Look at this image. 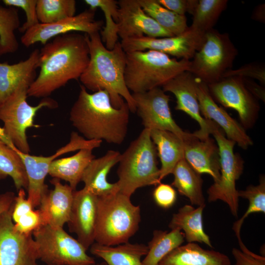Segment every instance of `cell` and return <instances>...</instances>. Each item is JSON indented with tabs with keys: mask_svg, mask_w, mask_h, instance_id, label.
I'll list each match as a JSON object with an SVG mask.
<instances>
[{
	"mask_svg": "<svg viewBox=\"0 0 265 265\" xmlns=\"http://www.w3.org/2000/svg\"><path fill=\"white\" fill-rule=\"evenodd\" d=\"M89 61L86 34L73 32L55 37L40 50V71L28 97H48L72 80H78Z\"/></svg>",
	"mask_w": 265,
	"mask_h": 265,
	"instance_id": "cell-1",
	"label": "cell"
},
{
	"mask_svg": "<svg viewBox=\"0 0 265 265\" xmlns=\"http://www.w3.org/2000/svg\"><path fill=\"white\" fill-rule=\"evenodd\" d=\"M130 112L126 102L119 108L114 107L106 91L89 93L80 85L69 119L86 139L120 145L127 134Z\"/></svg>",
	"mask_w": 265,
	"mask_h": 265,
	"instance_id": "cell-2",
	"label": "cell"
},
{
	"mask_svg": "<svg viewBox=\"0 0 265 265\" xmlns=\"http://www.w3.org/2000/svg\"><path fill=\"white\" fill-rule=\"evenodd\" d=\"M86 35L89 61L79 79L82 85L93 92L106 91L114 107L119 108L126 102L130 111L135 112V101L124 80L127 54L120 42L108 50L99 32Z\"/></svg>",
	"mask_w": 265,
	"mask_h": 265,
	"instance_id": "cell-3",
	"label": "cell"
},
{
	"mask_svg": "<svg viewBox=\"0 0 265 265\" xmlns=\"http://www.w3.org/2000/svg\"><path fill=\"white\" fill-rule=\"evenodd\" d=\"M157 156L150 130L144 128L121 154L116 182L119 192L131 197L139 188L160 183Z\"/></svg>",
	"mask_w": 265,
	"mask_h": 265,
	"instance_id": "cell-4",
	"label": "cell"
},
{
	"mask_svg": "<svg viewBox=\"0 0 265 265\" xmlns=\"http://www.w3.org/2000/svg\"><path fill=\"white\" fill-rule=\"evenodd\" d=\"M124 80L132 93H143L162 86L185 71L190 61L178 60L153 50L127 53Z\"/></svg>",
	"mask_w": 265,
	"mask_h": 265,
	"instance_id": "cell-5",
	"label": "cell"
},
{
	"mask_svg": "<svg viewBox=\"0 0 265 265\" xmlns=\"http://www.w3.org/2000/svg\"><path fill=\"white\" fill-rule=\"evenodd\" d=\"M141 221L139 206L119 192L98 196L95 242L115 246L129 242L138 231Z\"/></svg>",
	"mask_w": 265,
	"mask_h": 265,
	"instance_id": "cell-6",
	"label": "cell"
},
{
	"mask_svg": "<svg viewBox=\"0 0 265 265\" xmlns=\"http://www.w3.org/2000/svg\"><path fill=\"white\" fill-rule=\"evenodd\" d=\"M30 85H20L7 99L0 104V120L3 123V129L8 138L20 152L29 154L26 131L31 127L40 126L34 124V117L39 110L43 107L55 108L58 104L49 97L44 98L36 106L27 102V91Z\"/></svg>",
	"mask_w": 265,
	"mask_h": 265,
	"instance_id": "cell-7",
	"label": "cell"
},
{
	"mask_svg": "<svg viewBox=\"0 0 265 265\" xmlns=\"http://www.w3.org/2000/svg\"><path fill=\"white\" fill-rule=\"evenodd\" d=\"M238 53L228 33L212 28L205 33L201 48L190 60L188 71L207 84L215 82L231 69Z\"/></svg>",
	"mask_w": 265,
	"mask_h": 265,
	"instance_id": "cell-8",
	"label": "cell"
},
{
	"mask_svg": "<svg viewBox=\"0 0 265 265\" xmlns=\"http://www.w3.org/2000/svg\"><path fill=\"white\" fill-rule=\"evenodd\" d=\"M38 258L46 265H95L87 250L63 228L42 225L32 232Z\"/></svg>",
	"mask_w": 265,
	"mask_h": 265,
	"instance_id": "cell-9",
	"label": "cell"
},
{
	"mask_svg": "<svg viewBox=\"0 0 265 265\" xmlns=\"http://www.w3.org/2000/svg\"><path fill=\"white\" fill-rule=\"evenodd\" d=\"M217 145L220 161V175L219 180L208 189V200L210 202L221 200L229 206L232 214L238 217V196L236 182L242 174L243 160L234 153L236 143L228 139L219 126L212 134Z\"/></svg>",
	"mask_w": 265,
	"mask_h": 265,
	"instance_id": "cell-10",
	"label": "cell"
},
{
	"mask_svg": "<svg viewBox=\"0 0 265 265\" xmlns=\"http://www.w3.org/2000/svg\"><path fill=\"white\" fill-rule=\"evenodd\" d=\"M102 142L100 140H87L78 132H73L71 133L70 141L50 156L31 155L22 153L16 149L23 162L28 179L27 198L34 208L39 206L42 196L48 190L45 180L48 174L50 165L53 160L59 156L83 148L94 149L99 148Z\"/></svg>",
	"mask_w": 265,
	"mask_h": 265,
	"instance_id": "cell-11",
	"label": "cell"
},
{
	"mask_svg": "<svg viewBox=\"0 0 265 265\" xmlns=\"http://www.w3.org/2000/svg\"><path fill=\"white\" fill-rule=\"evenodd\" d=\"M207 86L214 101L238 112L244 129L253 127L258 117L260 106L245 85L243 78H223Z\"/></svg>",
	"mask_w": 265,
	"mask_h": 265,
	"instance_id": "cell-12",
	"label": "cell"
},
{
	"mask_svg": "<svg viewBox=\"0 0 265 265\" xmlns=\"http://www.w3.org/2000/svg\"><path fill=\"white\" fill-rule=\"evenodd\" d=\"M136 111L144 129L171 132L185 140L191 133L184 132L176 123L169 107V96L157 87L143 93H132Z\"/></svg>",
	"mask_w": 265,
	"mask_h": 265,
	"instance_id": "cell-13",
	"label": "cell"
},
{
	"mask_svg": "<svg viewBox=\"0 0 265 265\" xmlns=\"http://www.w3.org/2000/svg\"><path fill=\"white\" fill-rule=\"evenodd\" d=\"M205 34L188 27L179 35L160 38L143 36L122 40L120 43L126 53L153 50L176 58L190 60L201 48Z\"/></svg>",
	"mask_w": 265,
	"mask_h": 265,
	"instance_id": "cell-14",
	"label": "cell"
},
{
	"mask_svg": "<svg viewBox=\"0 0 265 265\" xmlns=\"http://www.w3.org/2000/svg\"><path fill=\"white\" fill-rule=\"evenodd\" d=\"M13 205L0 214V265H39L32 234H22L15 228Z\"/></svg>",
	"mask_w": 265,
	"mask_h": 265,
	"instance_id": "cell-15",
	"label": "cell"
},
{
	"mask_svg": "<svg viewBox=\"0 0 265 265\" xmlns=\"http://www.w3.org/2000/svg\"><path fill=\"white\" fill-rule=\"evenodd\" d=\"M95 10L88 8L78 15L53 23H39L24 33L21 37V43L29 47L38 42L45 45L56 36L70 32H83L87 35L100 32L104 22L95 20Z\"/></svg>",
	"mask_w": 265,
	"mask_h": 265,
	"instance_id": "cell-16",
	"label": "cell"
},
{
	"mask_svg": "<svg viewBox=\"0 0 265 265\" xmlns=\"http://www.w3.org/2000/svg\"><path fill=\"white\" fill-rule=\"evenodd\" d=\"M198 81L191 73L185 71L164 84L162 89L174 94L176 99V110L185 112L198 123L200 129L193 134L204 140L209 137L218 126L201 114L197 94Z\"/></svg>",
	"mask_w": 265,
	"mask_h": 265,
	"instance_id": "cell-17",
	"label": "cell"
},
{
	"mask_svg": "<svg viewBox=\"0 0 265 265\" xmlns=\"http://www.w3.org/2000/svg\"><path fill=\"white\" fill-rule=\"evenodd\" d=\"M98 196L83 187L74 190L69 219V231L87 250L95 242Z\"/></svg>",
	"mask_w": 265,
	"mask_h": 265,
	"instance_id": "cell-18",
	"label": "cell"
},
{
	"mask_svg": "<svg viewBox=\"0 0 265 265\" xmlns=\"http://www.w3.org/2000/svg\"><path fill=\"white\" fill-rule=\"evenodd\" d=\"M118 34L121 40L146 36L160 38L173 36L148 16L137 0H119Z\"/></svg>",
	"mask_w": 265,
	"mask_h": 265,
	"instance_id": "cell-19",
	"label": "cell"
},
{
	"mask_svg": "<svg viewBox=\"0 0 265 265\" xmlns=\"http://www.w3.org/2000/svg\"><path fill=\"white\" fill-rule=\"evenodd\" d=\"M197 94L200 112L204 118L217 125L225 133L227 138L234 141L242 149H246L253 144L252 139L242 125L216 104L207 84L199 80Z\"/></svg>",
	"mask_w": 265,
	"mask_h": 265,
	"instance_id": "cell-20",
	"label": "cell"
},
{
	"mask_svg": "<svg viewBox=\"0 0 265 265\" xmlns=\"http://www.w3.org/2000/svg\"><path fill=\"white\" fill-rule=\"evenodd\" d=\"M50 182L54 188L43 194L38 210L43 225L63 228L69 219L74 190L69 185H63L58 179L53 178Z\"/></svg>",
	"mask_w": 265,
	"mask_h": 265,
	"instance_id": "cell-21",
	"label": "cell"
},
{
	"mask_svg": "<svg viewBox=\"0 0 265 265\" xmlns=\"http://www.w3.org/2000/svg\"><path fill=\"white\" fill-rule=\"evenodd\" d=\"M184 141V158L199 174H207L217 182L220 175L219 152L215 140L211 137L201 140L193 133Z\"/></svg>",
	"mask_w": 265,
	"mask_h": 265,
	"instance_id": "cell-22",
	"label": "cell"
},
{
	"mask_svg": "<svg viewBox=\"0 0 265 265\" xmlns=\"http://www.w3.org/2000/svg\"><path fill=\"white\" fill-rule=\"evenodd\" d=\"M39 55L40 50L35 49L27 59L18 63H0V104L20 85L30 86L33 82L37 76Z\"/></svg>",
	"mask_w": 265,
	"mask_h": 265,
	"instance_id": "cell-23",
	"label": "cell"
},
{
	"mask_svg": "<svg viewBox=\"0 0 265 265\" xmlns=\"http://www.w3.org/2000/svg\"><path fill=\"white\" fill-rule=\"evenodd\" d=\"M121 153L108 150L103 156L94 158L85 169L81 181L84 187L97 196H105L119 192L116 183L107 181V176L111 168L118 163Z\"/></svg>",
	"mask_w": 265,
	"mask_h": 265,
	"instance_id": "cell-24",
	"label": "cell"
},
{
	"mask_svg": "<svg viewBox=\"0 0 265 265\" xmlns=\"http://www.w3.org/2000/svg\"><path fill=\"white\" fill-rule=\"evenodd\" d=\"M158 265H231L226 255L205 249L196 243H187L167 254Z\"/></svg>",
	"mask_w": 265,
	"mask_h": 265,
	"instance_id": "cell-25",
	"label": "cell"
},
{
	"mask_svg": "<svg viewBox=\"0 0 265 265\" xmlns=\"http://www.w3.org/2000/svg\"><path fill=\"white\" fill-rule=\"evenodd\" d=\"M93 150L81 149L71 157L54 159L50 165L48 174L53 178L68 182L72 189L76 190L85 169L95 158Z\"/></svg>",
	"mask_w": 265,
	"mask_h": 265,
	"instance_id": "cell-26",
	"label": "cell"
},
{
	"mask_svg": "<svg viewBox=\"0 0 265 265\" xmlns=\"http://www.w3.org/2000/svg\"><path fill=\"white\" fill-rule=\"evenodd\" d=\"M150 135L161 162V181L172 174L177 163L184 158V141L173 133L166 131L150 130Z\"/></svg>",
	"mask_w": 265,
	"mask_h": 265,
	"instance_id": "cell-27",
	"label": "cell"
},
{
	"mask_svg": "<svg viewBox=\"0 0 265 265\" xmlns=\"http://www.w3.org/2000/svg\"><path fill=\"white\" fill-rule=\"evenodd\" d=\"M205 207L196 208L189 205L184 206L173 214L168 226L171 230H183L187 243H205L212 248L210 238L205 232L203 225L202 215Z\"/></svg>",
	"mask_w": 265,
	"mask_h": 265,
	"instance_id": "cell-28",
	"label": "cell"
},
{
	"mask_svg": "<svg viewBox=\"0 0 265 265\" xmlns=\"http://www.w3.org/2000/svg\"><path fill=\"white\" fill-rule=\"evenodd\" d=\"M92 254L101 258L107 265H143L141 258L148 251L147 245L129 242L115 246L94 242L90 246Z\"/></svg>",
	"mask_w": 265,
	"mask_h": 265,
	"instance_id": "cell-29",
	"label": "cell"
},
{
	"mask_svg": "<svg viewBox=\"0 0 265 265\" xmlns=\"http://www.w3.org/2000/svg\"><path fill=\"white\" fill-rule=\"evenodd\" d=\"M172 174L174 177L172 186L177 189L180 194L187 197L192 205L205 206L201 175L190 166L185 158L177 163Z\"/></svg>",
	"mask_w": 265,
	"mask_h": 265,
	"instance_id": "cell-30",
	"label": "cell"
},
{
	"mask_svg": "<svg viewBox=\"0 0 265 265\" xmlns=\"http://www.w3.org/2000/svg\"><path fill=\"white\" fill-rule=\"evenodd\" d=\"M185 235L179 229L171 231L154 230L148 243V251L142 261L143 265H158L161 259L172 250L182 245Z\"/></svg>",
	"mask_w": 265,
	"mask_h": 265,
	"instance_id": "cell-31",
	"label": "cell"
},
{
	"mask_svg": "<svg viewBox=\"0 0 265 265\" xmlns=\"http://www.w3.org/2000/svg\"><path fill=\"white\" fill-rule=\"evenodd\" d=\"M143 11L162 28L174 36L188 28L186 15L175 13L160 4L157 0H137Z\"/></svg>",
	"mask_w": 265,
	"mask_h": 265,
	"instance_id": "cell-32",
	"label": "cell"
},
{
	"mask_svg": "<svg viewBox=\"0 0 265 265\" xmlns=\"http://www.w3.org/2000/svg\"><path fill=\"white\" fill-rule=\"evenodd\" d=\"M0 139V180L10 177L17 190H27L28 179L23 162L16 151Z\"/></svg>",
	"mask_w": 265,
	"mask_h": 265,
	"instance_id": "cell-33",
	"label": "cell"
},
{
	"mask_svg": "<svg viewBox=\"0 0 265 265\" xmlns=\"http://www.w3.org/2000/svg\"><path fill=\"white\" fill-rule=\"evenodd\" d=\"M20 27V20L17 8L4 6L0 3V57L17 51L19 44L15 31Z\"/></svg>",
	"mask_w": 265,
	"mask_h": 265,
	"instance_id": "cell-34",
	"label": "cell"
},
{
	"mask_svg": "<svg viewBox=\"0 0 265 265\" xmlns=\"http://www.w3.org/2000/svg\"><path fill=\"white\" fill-rule=\"evenodd\" d=\"M90 9L100 8L105 18V25L100 31V37L106 48L112 50L118 42L117 21L118 1L115 0H84Z\"/></svg>",
	"mask_w": 265,
	"mask_h": 265,
	"instance_id": "cell-35",
	"label": "cell"
},
{
	"mask_svg": "<svg viewBox=\"0 0 265 265\" xmlns=\"http://www.w3.org/2000/svg\"><path fill=\"white\" fill-rule=\"evenodd\" d=\"M228 2L227 0H198L189 27L203 34L213 28Z\"/></svg>",
	"mask_w": 265,
	"mask_h": 265,
	"instance_id": "cell-36",
	"label": "cell"
},
{
	"mask_svg": "<svg viewBox=\"0 0 265 265\" xmlns=\"http://www.w3.org/2000/svg\"><path fill=\"white\" fill-rule=\"evenodd\" d=\"M75 0H37L36 12L41 24L53 23L75 15Z\"/></svg>",
	"mask_w": 265,
	"mask_h": 265,
	"instance_id": "cell-37",
	"label": "cell"
},
{
	"mask_svg": "<svg viewBox=\"0 0 265 265\" xmlns=\"http://www.w3.org/2000/svg\"><path fill=\"white\" fill-rule=\"evenodd\" d=\"M238 197L246 199L249 201L247 210L242 216L233 224L232 229L238 238L239 245L243 243L240 236L241 226L249 214L255 212L265 213V178L261 176L259 184L250 185L244 190H238Z\"/></svg>",
	"mask_w": 265,
	"mask_h": 265,
	"instance_id": "cell-38",
	"label": "cell"
},
{
	"mask_svg": "<svg viewBox=\"0 0 265 265\" xmlns=\"http://www.w3.org/2000/svg\"><path fill=\"white\" fill-rule=\"evenodd\" d=\"M37 0H3L2 2L6 6L21 8L25 12L26 21L19 28L25 33L27 30L39 23L37 18L36 5Z\"/></svg>",
	"mask_w": 265,
	"mask_h": 265,
	"instance_id": "cell-39",
	"label": "cell"
},
{
	"mask_svg": "<svg viewBox=\"0 0 265 265\" xmlns=\"http://www.w3.org/2000/svg\"><path fill=\"white\" fill-rule=\"evenodd\" d=\"M230 77H240L243 78H251L257 80L261 83L265 84V65L259 63L253 62L244 65L237 69H231L224 73L222 78Z\"/></svg>",
	"mask_w": 265,
	"mask_h": 265,
	"instance_id": "cell-40",
	"label": "cell"
},
{
	"mask_svg": "<svg viewBox=\"0 0 265 265\" xmlns=\"http://www.w3.org/2000/svg\"><path fill=\"white\" fill-rule=\"evenodd\" d=\"M43 225V220L39 210H32L22 216L15 223V229L24 234L32 232Z\"/></svg>",
	"mask_w": 265,
	"mask_h": 265,
	"instance_id": "cell-41",
	"label": "cell"
},
{
	"mask_svg": "<svg viewBox=\"0 0 265 265\" xmlns=\"http://www.w3.org/2000/svg\"><path fill=\"white\" fill-rule=\"evenodd\" d=\"M153 196L159 206L163 209H169L176 201L177 192L172 186L160 183L156 186Z\"/></svg>",
	"mask_w": 265,
	"mask_h": 265,
	"instance_id": "cell-42",
	"label": "cell"
},
{
	"mask_svg": "<svg viewBox=\"0 0 265 265\" xmlns=\"http://www.w3.org/2000/svg\"><path fill=\"white\" fill-rule=\"evenodd\" d=\"M240 250L234 248L232 253L235 260L234 265H265V257L250 251L245 245Z\"/></svg>",
	"mask_w": 265,
	"mask_h": 265,
	"instance_id": "cell-43",
	"label": "cell"
},
{
	"mask_svg": "<svg viewBox=\"0 0 265 265\" xmlns=\"http://www.w3.org/2000/svg\"><path fill=\"white\" fill-rule=\"evenodd\" d=\"M166 9L181 15L186 13L193 15L198 0H157Z\"/></svg>",
	"mask_w": 265,
	"mask_h": 265,
	"instance_id": "cell-44",
	"label": "cell"
},
{
	"mask_svg": "<svg viewBox=\"0 0 265 265\" xmlns=\"http://www.w3.org/2000/svg\"><path fill=\"white\" fill-rule=\"evenodd\" d=\"M32 203L26 197L25 189L21 188L15 197L12 212V219L15 223L22 216L34 209Z\"/></svg>",
	"mask_w": 265,
	"mask_h": 265,
	"instance_id": "cell-45",
	"label": "cell"
},
{
	"mask_svg": "<svg viewBox=\"0 0 265 265\" xmlns=\"http://www.w3.org/2000/svg\"><path fill=\"white\" fill-rule=\"evenodd\" d=\"M15 193L7 191L0 194V214L8 211L14 203Z\"/></svg>",
	"mask_w": 265,
	"mask_h": 265,
	"instance_id": "cell-46",
	"label": "cell"
},
{
	"mask_svg": "<svg viewBox=\"0 0 265 265\" xmlns=\"http://www.w3.org/2000/svg\"><path fill=\"white\" fill-rule=\"evenodd\" d=\"M243 81L247 88L254 97L265 101L264 88L247 78H243Z\"/></svg>",
	"mask_w": 265,
	"mask_h": 265,
	"instance_id": "cell-47",
	"label": "cell"
},
{
	"mask_svg": "<svg viewBox=\"0 0 265 265\" xmlns=\"http://www.w3.org/2000/svg\"><path fill=\"white\" fill-rule=\"evenodd\" d=\"M253 18L259 22L265 21V4H262L257 7L253 13Z\"/></svg>",
	"mask_w": 265,
	"mask_h": 265,
	"instance_id": "cell-48",
	"label": "cell"
},
{
	"mask_svg": "<svg viewBox=\"0 0 265 265\" xmlns=\"http://www.w3.org/2000/svg\"><path fill=\"white\" fill-rule=\"evenodd\" d=\"M0 139L5 142L7 145L11 148L14 149L16 147L14 146L12 142L6 136L3 128L0 127Z\"/></svg>",
	"mask_w": 265,
	"mask_h": 265,
	"instance_id": "cell-49",
	"label": "cell"
},
{
	"mask_svg": "<svg viewBox=\"0 0 265 265\" xmlns=\"http://www.w3.org/2000/svg\"><path fill=\"white\" fill-rule=\"evenodd\" d=\"M95 265H107L105 262H103L101 263L96 264Z\"/></svg>",
	"mask_w": 265,
	"mask_h": 265,
	"instance_id": "cell-50",
	"label": "cell"
},
{
	"mask_svg": "<svg viewBox=\"0 0 265 265\" xmlns=\"http://www.w3.org/2000/svg\"></svg>",
	"mask_w": 265,
	"mask_h": 265,
	"instance_id": "cell-51",
	"label": "cell"
}]
</instances>
